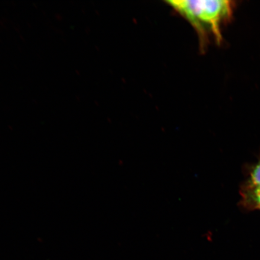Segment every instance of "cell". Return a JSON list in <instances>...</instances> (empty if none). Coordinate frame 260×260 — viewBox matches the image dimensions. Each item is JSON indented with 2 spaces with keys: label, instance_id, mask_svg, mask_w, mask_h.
<instances>
[{
  "label": "cell",
  "instance_id": "obj_1",
  "mask_svg": "<svg viewBox=\"0 0 260 260\" xmlns=\"http://www.w3.org/2000/svg\"><path fill=\"white\" fill-rule=\"evenodd\" d=\"M168 5L192 26L197 32L201 50L211 41L220 44L222 26L233 15V2L226 0H177Z\"/></svg>",
  "mask_w": 260,
  "mask_h": 260
},
{
  "label": "cell",
  "instance_id": "obj_2",
  "mask_svg": "<svg viewBox=\"0 0 260 260\" xmlns=\"http://www.w3.org/2000/svg\"><path fill=\"white\" fill-rule=\"evenodd\" d=\"M260 191V152L254 162L245 168V180L242 183Z\"/></svg>",
  "mask_w": 260,
  "mask_h": 260
}]
</instances>
